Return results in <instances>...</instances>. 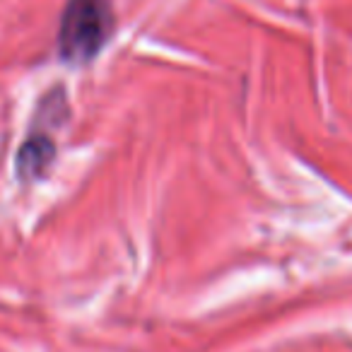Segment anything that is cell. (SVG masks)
I'll return each instance as SVG.
<instances>
[{
	"label": "cell",
	"instance_id": "6da1fadb",
	"mask_svg": "<svg viewBox=\"0 0 352 352\" xmlns=\"http://www.w3.org/2000/svg\"><path fill=\"white\" fill-rule=\"evenodd\" d=\"M113 32L111 6L107 0H68L60 15V58L85 65L97 58Z\"/></svg>",
	"mask_w": 352,
	"mask_h": 352
},
{
	"label": "cell",
	"instance_id": "7a4b0ae2",
	"mask_svg": "<svg viewBox=\"0 0 352 352\" xmlns=\"http://www.w3.org/2000/svg\"><path fill=\"white\" fill-rule=\"evenodd\" d=\"M56 160V145L49 135H32L17 155V174L22 182H36L46 174L51 162Z\"/></svg>",
	"mask_w": 352,
	"mask_h": 352
}]
</instances>
